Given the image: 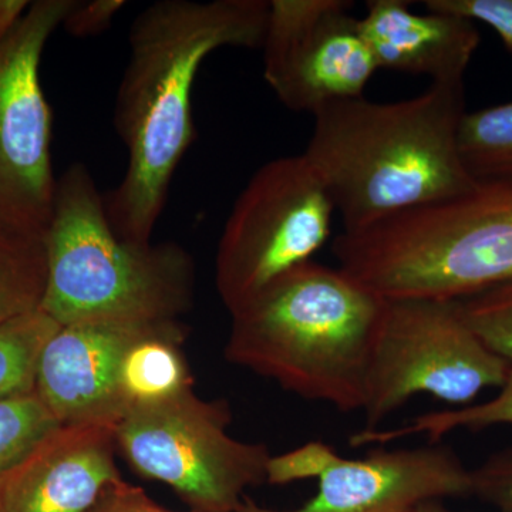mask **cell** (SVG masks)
<instances>
[{
  "label": "cell",
  "instance_id": "6da1fadb",
  "mask_svg": "<svg viewBox=\"0 0 512 512\" xmlns=\"http://www.w3.org/2000/svg\"><path fill=\"white\" fill-rule=\"evenodd\" d=\"M268 18L265 0H160L134 19L114 106L128 167L103 195L117 237L150 244L175 170L195 140L192 89L201 64L221 47H262Z\"/></svg>",
  "mask_w": 512,
  "mask_h": 512
},
{
  "label": "cell",
  "instance_id": "7a4b0ae2",
  "mask_svg": "<svg viewBox=\"0 0 512 512\" xmlns=\"http://www.w3.org/2000/svg\"><path fill=\"white\" fill-rule=\"evenodd\" d=\"M464 114L463 82L431 83L396 103L332 101L313 113L303 156L345 231L474 190L457 146Z\"/></svg>",
  "mask_w": 512,
  "mask_h": 512
},
{
  "label": "cell",
  "instance_id": "3957f363",
  "mask_svg": "<svg viewBox=\"0 0 512 512\" xmlns=\"http://www.w3.org/2000/svg\"><path fill=\"white\" fill-rule=\"evenodd\" d=\"M383 308L342 269L305 262L231 312L225 359L302 399L357 412Z\"/></svg>",
  "mask_w": 512,
  "mask_h": 512
},
{
  "label": "cell",
  "instance_id": "277c9868",
  "mask_svg": "<svg viewBox=\"0 0 512 512\" xmlns=\"http://www.w3.org/2000/svg\"><path fill=\"white\" fill-rule=\"evenodd\" d=\"M42 309L59 325L86 320H175L194 305L195 262L177 242L134 244L117 237L89 168L57 178L45 235Z\"/></svg>",
  "mask_w": 512,
  "mask_h": 512
},
{
  "label": "cell",
  "instance_id": "5b68a950",
  "mask_svg": "<svg viewBox=\"0 0 512 512\" xmlns=\"http://www.w3.org/2000/svg\"><path fill=\"white\" fill-rule=\"evenodd\" d=\"M338 268L382 298L460 301L512 279V185L478 184L333 241Z\"/></svg>",
  "mask_w": 512,
  "mask_h": 512
},
{
  "label": "cell",
  "instance_id": "8992f818",
  "mask_svg": "<svg viewBox=\"0 0 512 512\" xmlns=\"http://www.w3.org/2000/svg\"><path fill=\"white\" fill-rule=\"evenodd\" d=\"M227 400L194 387L131 406L114 427L121 456L140 476L173 488L192 512H237L245 491L265 483L268 447L229 436Z\"/></svg>",
  "mask_w": 512,
  "mask_h": 512
},
{
  "label": "cell",
  "instance_id": "52a82bcc",
  "mask_svg": "<svg viewBox=\"0 0 512 512\" xmlns=\"http://www.w3.org/2000/svg\"><path fill=\"white\" fill-rule=\"evenodd\" d=\"M512 365L464 322L457 301L384 298L367 373L365 431L417 394L464 407L507 380Z\"/></svg>",
  "mask_w": 512,
  "mask_h": 512
},
{
  "label": "cell",
  "instance_id": "ba28073f",
  "mask_svg": "<svg viewBox=\"0 0 512 512\" xmlns=\"http://www.w3.org/2000/svg\"><path fill=\"white\" fill-rule=\"evenodd\" d=\"M335 205L303 154L258 168L225 222L215 285L229 313L328 241Z\"/></svg>",
  "mask_w": 512,
  "mask_h": 512
},
{
  "label": "cell",
  "instance_id": "9c48e42d",
  "mask_svg": "<svg viewBox=\"0 0 512 512\" xmlns=\"http://www.w3.org/2000/svg\"><path fill=\"white\" fill-rule=\"evenodd\" d=\"M76 0H36L0 42V227L45 238L57 178L52 111L40 84L49 37Z\"/></svg>",
  "mask_w": 512,
  "mask_h": 512
},
{
  "label": "cell",
  "instance_id": "30bf717a",
  "mask_svg": "<svg viewBox=\"0 0 512 512\" xmlns=\"http://www.w3.org/2000/svg\"><path fill=\"white\" fill-rule=\"evenodd\" d=\"M315 478L318 493L295 510H272L245 497L237 512H416L444 498L473 497L471 470L443 444L376 448L365 458L340 457L322 441H309L271 457L266 483Z\"/></svg>",
  "mask_w": 512,
  "mask_h": 512
},
{
  "label": "cell",
  "instance_id": "8fae6325",
  "mask_svg": "<svg viewBox=\"0 0 512 512\" xmlns=\"http://www.w3.org/2000/svg\"><path fill=\"white\" fill-rule=\"evenodd\" d=\"M348 0H272L264 79L289 110L316 113L362 97L379 70Z\"/></svg>",
  "mask_w": 512,
  "mask_h": 512
},
{
  "label": "cell",
  "instance_id": "7c38bea8",
  "mask_svg": "<svg viewBox=\"0 0 512 512\" xmlns=\"http://www.w3.org/2000/svg\"><path fill=\"white\" fill-rule=\"evenodd\" d=\"M175 320L100 319L60 325L37 366L35 393L60 424L116 427L127 413L119 372L131 346L187 330Z\"/></svg>",
  "mask_w": 512,
  "mask_h": 512
},
{
  "label": "cell",
  "instance_id": "4fadbf2b",
  "mask_svg": "<svg viewBox=\"0 0 512 512\" xmlns=\"http://www.w3.org/2000/svg\"><path fill=\"white\" fill-rule=\"evenodd\" d=\"M114 427L60 424L0 478V512H87L123 480Z\"/></svg>",
  "mask_w": 512,
  "mask_h": 512
},
{
  "label": "cell",
  "instance_id": "5bb4252c",
  "mask_svg": "<svg viewBox=\"0 0 512 512\" xmlns=\"http://www.w3.org/2000/svg\"><path fill=\"white\" fill-rule=\"evenodd\" d=\"M359 19L363 39L379 69L429 76L431 83L463 82L480 32L456 13H414L404 0H369Z\"/></svg>",
  "mask_w": 512,
  "mask_h": 512
},
{
  "label": "cell",
  "instance_id": "9a60e30c",
  "mask_svg": "<svg viewBox=\"0 0 512 512\" xmlns=\"http://www.w3.org/2000/svg\"><path fill=\"white\" fill-rule=\"evenodd\" d=\"M188 333L190 329L151 336L128 349L119 372V390L127 409L194 387L183 352Z\"/></svg>",
  "mask_w": 512,
  "mask_h": 512
},
{
  "label": "cell",
  "instance_id": "2e32d148",
  "mask_svg": "<svg viewBox=\"0 0 512 512\" xmlns=\"http://www.w3.org/2000/svg\"><path fill=\"white\" fill-rule=\"evenodd\" d=\"M458 153L477 184L512 185V101L464 114Z\"/></svg>",
  "mask_w": 512,
  "mask_h": 512
},
{
  "label": "cell",
  "instance_id": "e0dca14e",
  "mask_svg": "<svg viewBox=\"0 0 512 512\" xmlns=\"http://www.w3.org/2000/svg\"><path fill=\"white\" fill-rule=\"evenodd\" d=\"M46 281L45 238L0 227V326L40 309Z\"/></svg>",
  "mask_w": 512,
  "mask_h": 512
},
{
  "label": "cell",
  "instance_id": "ac0fdd59",
  "mask_svg": "<svg viewBox=\"0 0 512 512\" xmlns=\"http://www.w3.org/2000/svg\"><path fill=\"white\" fill-rule=\"evenodd\" d=\"M59 328L42 309L0 326V400L35 392L40 356Z\"/></svg>",
  "mask_w": 512,
  "mask_h": 512
},
{
  "label": "cell",
  "instance_id": "d6986e66",
  "mask_svg": "<svg viewBox=\"0 0 512 512\" xmlns=\"http://www.w3.org/2000/svg\"><path fill=\"white\" fill-rule=\"evenodd\" d=\"M498 424L512 426V367L507 380L500 387V393L488 402L421 414L412 423L399 429L362 430L350 437V446L386 444L416 434H426L431 441H439L441 437L454 430H483Z\"/></svg>",
  "mask_w": 512,
  "mask_h": 512
},
{
  "label": "cell",
  "instance_id": "ffe728a7",
  "mask_svg": "<svg viewBox=\"0 0 512 512\" xmlns=\"http://www.w3.org/2000/svg\"><path fill=\"white\" fill-rule=\"evenodd\" d=\"M59 426L35 392L0 400V478Z\"/></svg>",
  "mask_w": 512,
  "mask_h": 512
},
{
  "label": "cell",
  "instance_id": "44dd1931",
  "mask_svg": "<svg viewBox=\"0 0 512 512\" xmlns=\"http://www.w3.org/2000/svg\"><path fill=\"white\" fill-rule=\"evenodd\" d=\"M457 303L477 338L512 365V279Z\"/></svg>",
  "mask_w": 512,
  "mask_h": 512
},
{
  "label": "cell",
  "instance_id": "7402d4cb",
  "mask_svg": "<svg viewBox=\"0 0 512 512\" xmlns=\"http://www.w3.org/2000/svg\"><path fill=\"white\" fill-rule=\"evenodd\" d=\"M473 497L500 512H512V448L491 454L471 470Z\"/></svg>",
  "mask_w": 512,
  "mask_h": 512
},
{
  "label": "cell",
  "instance_id": "603a6c76",
  "mask_svg": "<svg viewBox=\"0 0 512 512\" xmlns=\"http://www.w3.org/2000/svg\"><path fill=\"white\" fill-rule=\"evenodd\" d=\"M427 10L456 13L483 22L500 36L512 52V0H427Z\"/></svg>",
  "mask_w": 512,
  "mask_h": 512
},
{
  "label": "cell",
  "instance_id": "cb8c5ba5",
  "mask_svg": "<svg viewBox=\"0 0 512 512\" xmlns=\"http://www.w3.org/2000/svg\"><path fill=\"white\" fill-rule=\"evenodd\" d=\"M126 6L123 0H90L76 2L62 26L74 37L101 35L110 28L117 13Z\"/></svg>",
  "mask_w": 512,
  "mask_h": 512
},
{
  "label": "cell",
  "instance_id": "d4e9b609",
  "mask_svg": "<svg viewBox=\"0 0 512 512\" xmlns=\"http://www.w3.org/2000/svg\"><path fill=\"white\" fill-rule=\"evenodd\" d=\"M87 512H173L157 504L146 491L119 480L110 484Z\"/></svg>",
  "mask_w": 512,
  "mask_h": 512
},
{
  "label": "cell",
  "instance_id": "484cf974",
  "mask_svg": "<svg viewBox=\"0 0 512 512\" xmlns=\"http://www.w3.org/2000/svg\"><path fill=\"white\" fill-rule=\"evenodd\" d=\"M30 5L28 0H0V42L18 26Z\"/></svg>",
  "mask_w": 512,
  "mask_h": 512
},
{
  "label": "cell",
  "instance_id": "4316f807",
  "mask_svg": "<svg viewBox=\"0 0 512 512\" xmlns=\"http://www.w3.org/2000/svg\"><path fill=\"white\" fill-rule=\"evenodd\" d=\"M416 512H454L451 510H448V508L444 507L443 504L440 503V501H434V503H427L424 505H421L419 510Z\"/></svg>",
  "mask_w": 512,
  "mask_h": 512
}]
</instances>
